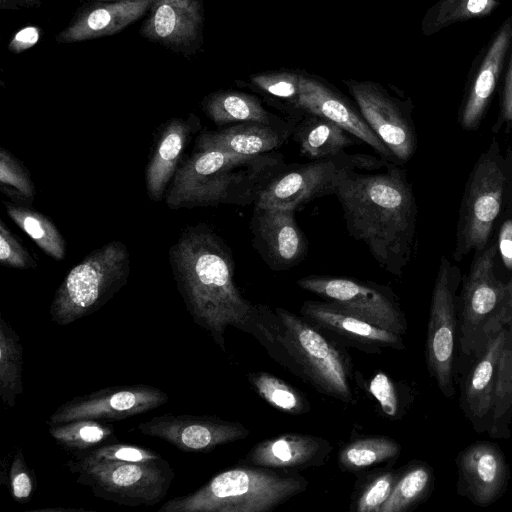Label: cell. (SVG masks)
<instances>
[{
	"label": "cell",
	"instance_id": "obj_1",
	"mask_svg": "<svg viewBox=\"0 0 512 512\" xmlns=\"http://www.w3.org/2000/svg\"><path fill=\"white\" fill-rule=\"evenodd\" d=\"M186 308L194 323L225 351V331L238 328L277 339L262 306L248 301L234 282V262L221 238L206 225L186 229L169 252Z\"/></svg>",
	"mask_w": 512,
	"mask_h": 512
},
{
	"label": "cell",
	"instance_id": "obj_2",
	"mask_svg": "<svg viewBox=\"0 0 512 512\" xmlns=\"http://www.w3.org/2000/svg\"><path fill=\"white\" fill-rule=\"evenodd\" d=\"M334 195L350 235L366 244L383 269L400 276L411 258L416 223L405 171L391 162L383 172L348 171Z\"/></svg>",
	"mask_w": 512,
	"mask_h": 512
},
{
	"label": "cell",
	"instance_id": "obj_3",
	"mask_svg": "<svg viewBox=\"0 0 512 512\" xmlns=\"http://www.w3.org/2000/svg\"><path fill=\"white\" fill-rule=\"evenodd\" d=\"M286 164L281 153L238 155L197 150L176 170L166 193L171 209L254 204L264 186Z\"/></svg>",
	"mask_w": 512,
	"mask_h": 512
},
{
	"label": "cell",
	"instance_id": "obj_4",
	"mask_svg": "<svg viewBox=\"0 0 512 512\" xmlns=\"http://www.w3.org/2000/svg\"><path fill=\"white\" fill-rule=\"evenodd\" d=\"M297 473L242 464L224 470L197 490L166 501L159 512H268L303 492Z\"/></svg>",
	"mask_w": 512,
	"mask_h": 512
},
{
	"label": "cell",
	"instance_id": "obj_5",
	"mask_svg": "<svg viewBox=\"0 0 512 512\" xmlns=\"http://www.w3.org/2000/svg\"><path fill=\"white\" fill-rule=\"evenodd\" d=\"M129 271V252L122 242L93 250L57 288L49 309L51 320L67 326L96 312L127 283Z\"/></svg>",
	"mask_w": 512,
	"mask_h": 512
},
{
	"label": "cell",
	"instance_id": "obj_6",
	"mask_svg": "<svg viewBox=\"0 0 512 512\" xmlns=\"http://www.w3.org/2000/svg\"><path fill=\"white\" fill-rule=\"evenodd\" d=\"M76 482L97 498L129 507H151L167 495L175 471L162 457L147 462H121L73 456L66 463Z\"/></svg>",
	"mask_w": 512,
	"mask_h": 512
},
{
	"label": "cell",
	"instance_id": "obj_7",
	"mask_svg": "<svg viewBox=\"0 0 512 512\" xmlns=\"http://www.w3.org/2000/svg\"><path fill=\"white\" fill-rule=\"evenodd\" d=\"M277 340L299 363L308 379L323 393L350 403L351 362L347 352L323 329L303 316L276 308Z\"/></svg>",
	"mask_w": 512,
	"mask_h": 512
},
{
	"label": "cell",
	"instance_id": "obj_8",
	"mask_svg": "<svg viewBox=\"0 0 512 512\" xmlns=\"http://www.w3.org/2000/svg\"><path fill=\"white\" fill-rule=\"evenodd\" d=\"M389 161L345 151L304 164L286 165L261 190L254 205L296 210L310 201L335 194L340 178L348 171H375Z\"/></svg>",
	"mask_w": 512,
	"mask_h": 512
},
{
	"label": "cell",
	"instance_id": "obj_9",
	"mask_svg": "<svg viewBox=\"0 0 512 512\" xmlns=\"http://www.w3.org/2000/svg\"><path fill=\"white\" fill-rule=\"evenodd\" d=\"M456 288L457 281L450 264L443 258L432 293L425 358L430 376L446 398L455 394L458 348Z\"/></svg>",
	"mask_w": 512,
	"mask_h": 512
},
{
	"label": "cell",
	"instance_id": "obj_10",
	"mask_svg": "<svg viewBox=\"0 0 512 512\" xmlns=\"http://www.w3.org/2000/svg\"><path fill=\"white\" fill-rule=\"evenodd\" d=\"M303 290L335 303L355 316L403 336L407 321L393 291L354 278L309 275L296 281Z\"/></svg>",
	"mask_w": 512,
	"mask_h": 512
},
{
	"label": "cell",
	"instance_id": "obj_11",
	"mask_svg": "<svg viewBox=\"0 0 512 512\" xmlns=\"http://www.w3.org/2000/svg\"><path fill=\"white\" fill-rule=\"evenodd\" d=\"M495 247L486 250L465 279L457 309L458 348L469 358L487 343L485 330L504 295L506 282L494 274Z\"/></svg>",
	"mask_w": 512,
	"mask_h": 512
},
{
	"label": "cell",
	"instance_id": "obj_12",
	"mask_svg": "<svg viewBox=\"0 0 512 512\" xmlns=\"http://www.w3.org/2000/svg\"><path fill=\"white\" fill-rule=\"evenodd\" d=\"M168 401L169 396L163 390L151 385L109 386L66 401L49 416L47 424L77 419L123 420L154 410Z\"/></svg>",
	"mask_w": 512,
	"mask_h": 512
},
{
	"label": "cell",
	"instance_id": "obj_13",
	"mask_svg": "<svg viewBox=\"0 0 512 512\" xmlns=\"http://www.w3.org/2000/svg\"><path fill=\"white\" fill-rule=\"evenodd\" d=\"M345 84L359 112L395 161L409 160L416 149L410 109L377 83L349 80Z\"/></svg>",
	"mask_w": 512,
	"mask_h": 512
},
{
	"label": "cell",
	"instance_id": "obj_14",
	"mask_svg": "<svg viewBox=\"0 0 512 512\" xmlns=\"http://www.w3.org/2000/svg\"><path fill=\"white\" fill-rule=\"evenodd\" d=\"M139 433L163 440L183 452H209L220 445L245 438L249 431L241 423L209 415L172 414L141 422Z\"/></svg>",
	"mask_w": 512,
	"mask_h": 512
},
{
	"label": "cell",
	"instance_id": "obj_15",
	"mask_svg": "<svg viewBox=\"0 0 512 512\" xmlns=\"http://www.w3.org/2000/svg\"><path fill=\"white\" fill-rule=\"evenodd\" d=\"M505 180L500 164L493 158L483 156L476 165L465 200L456 251L459 256L485 247L500 212Z\"/></svg>",
	"mask_w": 512,
	"mask_h": 512
},
{
	"label": "cell",
	"instance_id": "obj_16",
	"mask_svg": "<svg viewBox=\"0 0 512 512\" xmlns=\"http://www.w3.org/2000/svg\"><path fill=\"white\" fill-rule=\"evenodd\" d=\"M457 493L474 505L488 507L506 492L510 471L504 453L493 442L478 441L456 457Z\"/></svg>",
	"mask_w": 512,
	"mask_h": 512
},
{
	"label": "cell",
	"instance_id": "obj_17",
	"mask_svg": "<svg viewBox=\"0 0 512 512\" xmlns=\"http://www.w3.org/2000/svg\"><path fill=\"white\" fill-rule=\"evenodd\" d=\"M251 231L253 246L273 270L290 269L307 253V239L293 209L254 205Z\"/></svg>",
	"mask_w": 512,
	"mask_h": 512
},
{
	"label": "cell",
	"instance_id": "obj_18",
	"mask_svg": "<svg viewBox=\"0 0 512 512\" xmlns=\"http://www.w3.org/2000/svg\"><path fill=\"white\" fill-rule=\"evenodd\" d=\"M507 328L489 338L482 350L469 357L460 376V407L473 430L488 433L493 415L498 362Z\"/></svg>",
	"mask_w": 512,
	"mask_h": 512
},
{
	"label": "cell",
	"instance_id": "obj_19",
	"mask_svg": "<svg viewBox=\"0 0 512 512\" xmlns=\"http://www.w3.org/2000/svg\"><path fill=\"white\" fill-rule=\"evenodd\" d=\"M304 113H312L331 120L369 145L378 155L391 163L396 161L390 151L343 96L322 81L301 74L300 93L295 106L296 121Z\"/></svg>",
	"mask_w": 512,
	"mask_h": 512
},
{
	"label": "cell",
	"instance_id": "obj_20",
	"mask_svg": "<svg viewBox=\"0 0 512 512\" xmlns=\"http://www.w3.org/2000/svg\"><path fill=\"white\" fill-rule=\"evenodd\" d=\"M301 315L323 330L332 332L349 342L363 346L364 350L379 351L381 348L402 350V336L377 327L339 305L329 301L308 300L300 309Z\"/></svg>",
	"mask_w": 512,
	"mask_h": 512
},
{
	"label": "cell",
	"instance_id": "obj_21",
	"mask_svg": "<svg viewBox=\"0 0 512 512\" xmlns=\"http://www.w3.org/2000/svg\"><path fill=\"white\" fill-rule=\"evenodd\" d=\"M294 124L293 121L284 120L277 123L249 121L204 131L196 138V149H213L238 155L268 153L292 136Z\"/></svg>",
	"mask_w": 512,
	"mask_h": 512
},
{
	"label": "cell",
	"instance_id": "obj_22",
	"mask_svg": "<svg viewBox=\"0 0 512 512\" xmlns=\"http://www.w3.org/2000/svg\"><path fill=\"white\" fill-rule=\"evenodd\" d=\"M332 447L323 438L289 433L256 444L242 464L272 469H295L321 465Z\"/></svg>",
	"mask_w": 512,
	"mask_h": 512
},
{
	"label": "cell",
	"instance_id": "obj_23",
	"mask_svg": "<svg viewBox=\"0 0 512 512\" xmlns=\"http://www.w3.org/2000/svg\"><path fill=\"white\" fill-rule=\"evenodd\" d=\"M156 0H120L83 9L59 33L58 42L72 43L112 35L141 18Z\"/></svg>",
	"mask_w": 512,
	"mask_h": 512
},
{
	"label": "cell",
	"instance_id": "obj_24",
	"mask_svg": "<svg viewBox=\"0 0 512 512\" xmlns=\"http://www.w3.org/2000/svg\"><path fill=\"white\" fill-rule=\"evenodd\" d=\"M199 126L195 117L188 120L173 118L160 131L145 171L146 189L151 200L163 198L187 143Z\"/></svg>",
	"mask_w": 512,
	"mask_h": 512
},
{
	"label": "cell",
	"instance_id": "obj_25",
	"mask_svg": "<svg viewBox=\"0 0 512 512\" xmlns=\"http://www.w3.org/2000/svg\"><path fill=\"white\" fill-rule=\"evenodd\" d=\"M201 23L198 0H156L140 32L151 41L179 47L196 39Z\"/></svg>",
	"mask_w": 512,
	"mask_h": 512
},
{
	"label": "cell",
	"instance_id": "obj_26",
	"mask_svg": "<svg viewBox=\"0 0 512 512\" xmlns=\"http://www.w3.org/2000/svg\"><path fill=\"white\" fill-rule=\"evenodd\" d=\"M511 43L512 17L507 19L498 30L472 81L461 115L464 128H474L481 120L496 87Z\"/></svg>",
	"mask_w": 512,
	"mask_h": 512
},
{
	"label": "cell",
	"instance_id": "obj_27",
	"mask_svg": "<svg viewBox=\"0 0 512 512\" xmlns=\"http://www.w3.org/2000/svg\"><path fill=\"white\" fill-rule=\"evenodd\" d=\"M292 138L300 152L312 160L338 155L359 140L338 124L312 113H304L295 122Z\"/></svg>",
	"mask_w": 512,
	"mask_h": 512
},
{
	"label": "cell",
	"instance_id": "obj_28",
	"mask_svg": "<svg viewBox=\"0 0 512 512\" xmlns=\"http://www.w3.org/2000/svg\"><path fill=\"white\" fill-rule=\"evenodd\" d=\"M202 106L206 115L218 126L249 121H283L266 110L257 97L239 91H219L210 94L204 99Z\"/></svg>",
	"mask_w": 512,
	"mask_h": 512
},
{
	"label": "cell",
	"instance_id": "obj_29",
	"mask_svg": "<svg viewBox=\"0 0 512 512\" xmlns=\"http://www.w3.org/2000/svg\"><path fill=\"white\" fill-rule=\"evenodd\" d=\"M23 346L17 332L0 317V397L8 408L23 394Z\"/></svg>",
	"mask_w": 512,
	"mask_h": 512
},
{
	"label": "cell",
	"instance_id": "obj_30",
	"mask_svg": "<svg viewBox=\"0 0 512 512\" xmlns=\"http://www.w3.org/2000/svg\"><path fill=\"white\" fill-rule=\"evenodd\" d=\"M432 467L423 461H414L401 471L390 496L379 512H404L425 501L434 489Z\"/></svg>",
	"mask_w": 512,
	"mask_h": 512
},
{
	"label": "cell",
	"instance_id": "obj_31",
	"mask_svg": "<svg viewBox=\"0 0 512 512\" xmlns=\"http://www.w3.org/2000/svg\"><path fill=\"white\" fill-rule=\"evenodd\" d=\"M8 216L47 255L62 260L66 255V241L56 225L42 213L21 203L3 201Z\"/></svg>",
	"mask_w": 512,
	"mask_h": 512
},
{
	"label": "cell",
	"instance_id": "obj_32",
	"mask_svg": "<svg viewBox=\"0 0 512 512\" xmlns=\"http://www.w3.org/2000/svg\"><path fill=\"white\" fill-rule=\"evenodd\" d=\"M512 423V324L508 326L501 348L493 415L488 435L493 439H509Z\"/></svg>",
	"mask_w": 512,
	"mask_h": 512
},
{
	"label": "cell",
	"instance_id": "obj_33",
	"mask_svg": "<svg viewBox=\"0 0 512 512\" xmlns=\"http://www.w3.org/2000/svg\"><path fill=\"white\" fill-rule=\"evenodd\" d=\"M49 435L63 449L82 452L117 440L113 426L100 420L77 419L49 425Z\"/></svg>",
	"mask_w": 512,
	"mask_h": 512
},
{
	"label": "cell",
	"instance_id": "obj_34",
	"mask_svg": "<svg viewBox=\"0 0 512 512\" xmlns=\"http://www.w3.org/2000/svg\"><path fill=\"white\" fill-rule=\"evenodd\" d=\"M400 451L401 446L396 440L387 436H370L344 446L338 453V463L343 470L356 472L395 459Z\"/></svg>",
	"mask_w": 512,
	"mask_h": 512
},
{
	"label": "cell",
	"instance_id": "obj_35",
	"mask_svg": "<svg viewBox=\"0 0 512 512\" xmlns=\"http://www.w3.org/2000/svg\"><path fill=\"white\" fill-rule=\"evenodd\" d=\"M498 5V0H439L426 13L422 32L432 35L455 23L488 16Z\"/></svg>",
	"mask_w": 512,
	"mask_h": 512
},
{
	"label": "cell",
	"instance_id": "obj_36",
	"mask_svg": "<svg viewBox=\"0 0 512 512\" xmlns=\"http://www.w3.org/2000/svg\"><path fill=\"white\" fill-rule=\"evenodd\" d=\"M248 378L259 396L273 407L293 415L309 410L303 395L280 378L262 371L249 374Z\"/></svg>",
	"mask_w": 512,
	"mask_h": 512
},
{
	"label": "cell",
	"instance_id": "obj_37",
	"mask_svg": "<svg viewBox=\"0 0 512 512\" xmlns=\"http://www.w3.org/2000/svg\"><path fill=\"white\" fill-rule=\"evenodd\" d=\"M0 184L2 192L18 201L31 202L36 190L26 166L10 151L0 149Z\"/></svg>",
	"mask_w": 512,
	"mask_h": 512
},
{
	"label": "cell",
	"instance_id": "obj_38",
	"mask_svg": "<svg viewBox=\"0 0 512 512\" xmlns=\"http://www.w3.org/2000/svg\"><path fill=\"white\" fill-rule=\"evenodd\" d=\"M301 74L282 71L258 73L251 76V83L261 92L283 100L294 111L300 93Z\"/></svg>",
	"mask_w": 512,
	"mask_h": 512
},
{
	"label": "cell",
	"instance_id": "obj_39",
	"mask_svg": "<svg viewBox=\"0 0 512 512\" xmlns=\"http://www.w3.org/2000/svg\"><path fill=\"white\" fill-rule=\"evenodd\" d=\"M401 470L386 471L369 480L361 489L356 500L357 512H379L380 507L390 496Z\"/></svg>",
	"mask_w": 512,
	"mask_h": 512
},
{
	"label": "cell",
	"instance_id": "obj_40",
	"mask_svg": "<svg viewBox=\"0 0 512 512\" xmlns=\"http://www.w3.org/2000/svg\"><path fill=\"white\" fill-rule=\"evenodd\" d=\"M73 456L121 462H147L162 457L157 452L145 447L115 442L102 444L91 450L75 452Z\"/></svg>",
	"mask_w": 512,
	"mask_h": 512
},
{
	"label": "cell",
	"instance_id": "obj_41",
	"mask_svg": "<svg viewBox=\"0 0 512 512\" xmlns=\"http://www.w3.org/2000/svg\"><path fill=\"white\" fill-rule=\"evenodd\" d=\"M8 484L13 499L18 503H27L32 499L36 488L34 471L28 466L23 450L15 449L8 475Z\"/></svg>",
	"mask_w": 512,
	"mask_h": 512
},
{
	"label": "cell",
	"instance_id": "obj_42",
	"mask_svg": "<svg viewBox=\"0 0 512 512\" xmlns=\"http://www.w3.org/2000/svg\"><path fill=\"white\" fill-rule=\"evenodd\" d=\"M0 263L16 269H35L36 261L12 232L0 221Z\"/></svg>",
	"mask_w": 512,
	"mask_h": 512
},
{
	"label": "cell",
	"instance_id": "obj_43",
	"mask_svg": "<svg viewBox=\"0 0 512 512\" xmlns=\"http://www.w3.org/2000/svg\"><path fill=\"white\" fill-rule=\"evenodd\" d=\"M370 393L377 399L383 412L396 418L399 411V399L395 385L384 373H377L369 384Z\"/></svg>",
	"mask_w": 512,
	"mask_h": 512
},
{
	"label": "cell",
	"instance_id": "obj_44",
	"mask_svg": "<svg viewBox=\"0 0 512 512\" xmlns=\"http://www.w3.org/2000/svg\"><path fill=\"white\" fill-rule=\"evenodd\" d=\"M512 324V279L506 282L504 295L493 318L488 322L485 337L487 341L494 334Z\"/></svg>",
	"mask_w": 512,
	"mask_h": 512
},
{
	"label": "cell",
	"instance_id": "obj_45",
	"mask_svg": "<svg viewBox=\"0 0 512 512\" xmlns=\"http://www.w3.org/2000/svg\"><path fill=\"white\" fill-rule=\"evenodd\" d=\"M40 36V30L35 26H28L19 30L12 38L8 48L14 53H20L34 46Z\"/></svg>",
	"mask_w": 512,
	"mask_h": 512
},
{
	"label": "cell",
	"instance_id": "obj_46",
	"mask_svg": "<svg viewBox=\"0 0 512 512\" xmlns=\"http://www.w3.org/2000/svg\"><path fill=\"white\" fill-rule=\"evenodd\" d=\"M498 244L504 265L512 270V220L503 223Z\"/></svg>",
	"mask_w": 512,
	"mask_h": 512
},
{
	"label": "cell",
	"instance_id": "obj_47",
	"mask_svg": "<svg viewBox=\"0 0 512 512\" xmlns=\"http://www.w3.org/2000/svg\"><path fill=\"white\" fill-rule=\"evenodd\" d=\"M508 64L503 93L502 115L505 120L512 122V52Z\"/></svg>",
	"mask_w": 512,
	"mask_h": 512
},
{
	"label": "cell",
	"instance_id": "obj_48",
	"mask_svg": "<svg viewBox=\"0 0 512 512\" xmlns=\"http://www.w3.org/2000/svg\"><path fill=\"white\" fill-rule=\"evenodd\" d=\"M100 1H110V2H113V1H120V0H100Z\"/></svg>",
	"mask_w": 512,
	"mask_h": 512
}]
</instances>
